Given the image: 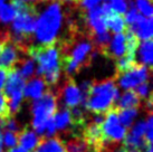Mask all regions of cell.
Returning a JSON list of instances; mask_svg holds the SVG:
<instances>
[{
	"label": "cell",
	"instance_id": "6da1fadb",
	"mask_svg": "<svg viewBox=\"0 0 153 152\" xmlns=\"http://www.w3.org/2000/svg\"><path fill=\"white\" fill-rule=\"evenodd\" d=\"M119 100V89L114 77L102 80H93L92 86L82 98V107L95 114H105Z\"/></svg>",
	"mask_w": 153,
	"mask_h": 152
},
{
	"label": "cell",
	"instance_id": "7a4b0ae2",
	"mask_svg": "<svg viewBox=\"0 0 153 152\" xmlns=\"http://www.w3.org/2000/svg\"><path fill=\"white\" fill-rule=\"evenodd\" d=\"M64 22V10L59 1H51L39 13L36 21L35 36L38 45H51L58 40Z\"/></svg>",
	"mask_w": 153,
	"mask_h": 152
},
{
	"label": "cell",
	"instance_id": "3957f363",
	"mask_svg": "<svg viewBox=\"0 0 153 152\" xmlns=\"http://www.w3.org/2000/svg\"><path fill=\"white\" fill-rule=\"evenodd\" d=\"M27 56L37 60V75L43 77L46 74L62 73L60 69V54L57 42L51 45H30Z\"/></svg>",
	"mask_w": 153,
	"mask_h": 152
},
{
	"label": "cell",
	"instance_id": "277c9868",
	"mask_svg": "<svg viewBox=\"0 0 153 152\" xmlns=\"http://www.w3.org/2000/svg\"><path fill=\"white\" fill-rule=\"evenodd\" d=\"M57 101L55 92L53 89H47L46 92L34 102L31 106L33 111V127L35 131L42 136L45 133L46 122L48 118H51L57 111Z\"/></svg>",
	"mask_w": 153,
	"mask_h": 152
},
{
	"label": "cell",
	"instance_id": "5b68a950",
	"mask_svg": "<svg viewBox=\"0 0 153 152\" xmlns=\"http://www.w3.org/2000/svg\"><path fill=\"white\" fill-rule=\"evenodd\" d=\"M102 127L103 135H104L103 150L120 144L128 133L126 129L120 124L117 111L115 109H111L105 113V121L103 123Z\"/></svg>",
	"mask_w": 153,
	"mask_h": 152
},
{
	"label": "cell",
	"instance_id": "8992f818",
	"mask_svg": "<svg viewBox=\"0 0 153 152\" xmlns=\"http://www.w3.org/2000/svg\"><path fill=\"white\" fill-rule=\"evenodd\" d=\"M151 71L152 68H149L141 63H135L130 69L123 74L119 76H114V80L116 84L119 85L122 89H132L139 86L142 83L149 82L151 78Z\"/></svg>",
	"mask_w": 153,
	"mask_h": 152
},
{
	"label": "cell",
	"instance_id": "52a82bcc",
	"mask_svg": "<svg viewBox=\"0 0 153 152\" xmlns=\"http://www.w3.org/2000/svg\"><path fill=\"white\" fill-rule=\"evenodd\" d=\"M56 96L62 98L65 109L71 110L73 107L81 105L82 93L79 87L77 86L76 82L73 77H65L63 84L59 87H56Z\"/></svg>",
	"mask_w": 153,
	"mask_h": 152
},
{
	"label": "cell",
	"instance_id": "ba28073f",
	"mask_svg": "<svg viewBox=\"0 0 153 152\" xmlns=\"http://www.w3.org/2000/svg\"><path fill=\"white\" fill-rule=\"evenodd\" d=\"M22 55L24 54L13 42L10 40L6 42L0 51V68H4L6 71L13 68L17 65L18 60L22 58Z\"/></svg>",
	"mask_w": 153,
	"mask_h": 152
},
{
	"label": "cell",
	"instance_id": "9c48e42d",
	"mask_svg": "<svg viewBox=\"0 0 153 152\" xmlns=\"http://www.w3.org/2000/svg\"><path fill=\"white\" fill-rule=\"evenodd\" d=\"M125 54H126V40H125L124 33L115 35L111 39L108 46L102 51V55L113 60L123 57Z\"/></svg>",
	"mask_w": 153,
	"mask_h": 152
},
{
	"label": "cell",
	"instance_id": "30bf717a",
	"mask_svg": "<svg viewBox=\"0 0 153 152\" xmlns=\"http://www.w3.org/2000/svg\"><path fill=\"white\" fill-rule=\"evenodd\" d=\"M132 30V33L139 38V40L142 39L145 40H152L153 36V20L152 18H146L144 16H139L134 24L131 26H126Z\"/></svg>",
	"mask_w": 153,
	"mask_h": 152
},
{
	"label": "cell",
	"instance_id": "8fae6325",
	"mask_svg": "<svg viewBox=\"0 0 153 152\" xmlns=\"http://www.w3.org/2000/svg\"><path fill=\"white\" fill-rule=\"evenodd\" d=\"M47 89H49L46 86L43 78L36 76V77L30 78L29 82L25 85L22 95L26 97H29V98H34L35 101H36L46 92Z\"/></svg>",
	"mask_w": 153,
	"mask_h": 152
},
{
	"label": "cell",
	"instance_id": "7c38bea8",
	"mask_svg": "<svg viewBox=\"0 0 153 152\" xmlns=\"http://www.w3.org/2000/svg\"><path fill=\"white\" fill-rule=\"evenodd\" d=\"M37 152H67L65 142L60 136L54 138H42L39 139V143L36 148Z\"/></svg>",
	"mask_w": 153,
	"mask_h": 152
},
{
	"label": "cell",
	"instance_id": "4fadbf2b",
	"mask_svg": "<svg viewBox=\"0 0 153 152\" xmlns=\"http://www.w3.org/2000/svg\"><path fill=\"white\" fill-rule=\"evenodd\" d=\"M141 106V98L137 96L134 89H128L125 93L119 100L116 101L112 109H115L116 111L125 110V109H139Z\"/></svg>",
	"mask_w": 153,
	"mask_h": 152
},
{
	"label": "cell",
	"instance_id": "5bb4252c",
	"mask_svg": "<svg viewBox=\"0 0 153 152\" xmlns=\"http://www.w3.org/2000/svg\"><path fill=\"white\" fill-rule=\"evenodd\" d=\"M54 122H55V129L60 132H64V134L72 136V120L69 110L62 107L59 111H56L54 114Z\"/></svg>",
	"mask_w": 153,
	"mask_h": 152
},
{
	"label": "cell",
	"instance_id": "9a60e30c",
	"mask_svg": "<svg viewBox=\"0 0 153 152\" xmlns=\"http://www.w3.org/2000/svg\"><path fill=\"white\" fill-rule=\"evenodd\" d=\"M39 139L36 133L30 130V127H24L22 131L18 133V143L19 147L25 149L26 151H34L39 143Z\"/></svg>",
	"mask_w": 153,
	"mask_h": 152
},
{
	"label": "cell",
	"instance_id": "2e32d148",
	"mask_svg": "<svg viewBox=\"0 0 153 152\" xmlns=\"http://www.w3.org/2000/svg\"><path fill=\"white\" fill-rule=\"evenodd\" d=\"M105 22H106V28L108 31H112L116 34H122L124 33V30L126 29V24L124 21V16H121L119 13H112L106 16L105 18Z\"/></svg>",
	"mask_w": 153,
	"mask_h": 152
},
{
	"label": "cell",
	"instance_id": "e0dca14e",
	"mask_svg": "<svg viewBox=\"0 0 153 152\" xmlns=\"http://www.w3.org/2000/svg\"><path fill=\"white\" fill-rule=\"evenodd\" d=\"M17 68L19 74L22 75L24 80H30L33 78L34 74L36 73V68H35V62L33 58H28V57H22L18 60L17 65L15 66Z\"/></svg>",
	"mask_w": 153,
	"mask_h": 152
},
{
	"label": "cell",
	"instance_id": "ac0fdd59",
	"mask_svg": "<svg viewBox=\"0 0 153 152\" xmlns=\"http://www.w3.org/2000/svg\"><path fill=\"white\" fill-rule=\"evenodd\" d=\"M66 151L67 152H92L91 148L83 136H74L67 141L66 143Z\"/></svg>",
	"mask_w": 153,
	"mask_h": 152
},
{
	"label": "cell",
	"instance_id": "d6986e66",
	"mask_svg": "<svg viewBox=\"0 0 153 152\" xmlns=\"http://www.w3.org/2000/svg\"><path fill=\"white\" fill-rule=\"evenodd\" d=\"M140 56L143 65L148 66L149 68H152L153 62V42L152 40H145L142 42L140 48Z\"/></svg>",
	"mask_w": 153,
	"mask_h": 152
},
{
	"label": "cell",
	"instance_id": "ffe728a7",
	"mask_svg": "<svg viewBox=\"0 0 153 152\" xmlns=\"http://www.w3.org/2000/svg\"><path fill=\"white\" fill-rule=\"evenodd\" d=\"M16 15H17V10L13 7V2L10 0L9 2H7L0 8V22H2L4 25L10 24L15 19Z\"/></svg>",
	"mask_w": 153,
	"mask_h": 152
},
{
	"label": "cell",
	"instance_id": "44dd1931",
	"mask_svg": "<svg viewBox=\"0 0 153 152\" xmlns=\"http://www.w3.org/2000/svg\"><path fill=\"white\" fill-rule=\"evenodd\" d=\"M136 115H137V109H125V110L117 111L119 121L123 124L125 129L131 127Z\"/></svg>",
	"mask_w": 153,
	"mask_h": 152
},
{
	"label": "cell",
	"instance_id": "7402d4cb",
	"mask_svg": "<svg viewBox=\"0 0 153 152\" xmlns=\"http://www.w3.org/2000/svg\"><path fill=\"white\" fill-rule=\"evenodd\" d=\"M133 4L139 11L141 16L146 18H152L153 16V7L151 0H132Z\"/></svg>",
	"mask_w": 153,
	"mask_h": 152
},
{
	"label": "cell",
	"instance_id": "603a6c76",
	"mask_svg": "<svg viewBox=\"0 0 153 152\" xmlns=\"http://www.w3.org/2000/svg\"><path fill=\"white\" fill-rule=\"evenodd\" d=\"M110 6L114 13L124 16L128 9V0H111Z\"/></svg>",
	"mask_w": 153,
	"mask_h": 152
},
{
	"label": "cell",
	"instance_id": "cb8c5ba5",
	"mask_svg": "<svg viewBox=\"0 0 153 152\" xmlns=\"http://www.w3.org/2000/svg\"><path fill=\"white\" fill-rule=\"evenodd\" d=\"M11 116L10 115V111H9L8 101L2 93V91H0V118L2 120H7Z\"/></svg>",
	"mask_w": 153,
	"mask_h": 152
},
{
	"label": "cell",
	"instance_id": "d4e9b609",
	"mask_svg": "<svg viewBox=\"0 0 153 152\" xmlns=\"http://www.w3.org/2000/svg\"><path fill=\"white\" fill-rule=\"evenodd\" d=\"M145 131H146L145 121H140L132 127V130L128 133L132 134L133 136H136V138H145Z\"/></svg>",
	"mask_w": 153,
	"mask_h": 152
},
{
	"label": "cell",
	"instance_id": "484cf974",
	"mask_svg": "<svg viewBox=\"0 0 153 152\" xmlns=\"http://www.w3.org/2000/svg\"><path fill=\"white\" fill-rule=\"evenodd\" d=\"M2 141H4V143L6 144L7 148H15L18 143V134L10 131H6Z\"/></svg>",
	"mask_w": 153,
	"mask_h": 152
},
{
	"label": "cell",
	"instance_id": "4316f807",
	"mask_svg": "<svg viewBox=\"0 0 153 152\" xmlns=\"http://www.w3.org/2000/svg\"><path fill=\"white\" fill-rule=\"evenodd\" d=\"M135 93L137 94V96L140 97L141 100H146L149 95L151 94L150 92V80L149 82H145V83H142L139 86H136L135 89Z\"/></svg>",
	"mask_w": 153,
	"mask_h": 152
},
{
	"label": "cell",
	"instance_id": "83f0119b",
	"mask_svg": "<svg viewBox=\"0 0 153 152\" xmlns=\"http://www.w3.org/2000/svg\"><path fill=\"white\" fill-rule=\"evenodd\" d=\"M78 6L81 7L82 10L88 11L91 9L97 7L98 4H102V0H78Z\"/></svg>",
	"mask_w": 153,
	"mask_h": 152
},
{
	"label": "cell",
	"instance_id": "f1b7e54d",
	"mask_svg": "<svg viewBox=\"0 0 153 152\" xmlns=\"http://www.w3.org/2000/svg\"><path fill=\"white\" fill-rule=\"evenodd\" d=\"M146 131H145V140L149 144H152L153 138V118L152 114H148V120H146Z\"/></svg>",
	"mask_w": 153,
	"mask_h": 152
},
{
	"label": "cell",
	"instance_id": "f546056e",
	"mask_svg": "<svg viewBox=\"0 0 153 152\" xmlns=\"http://www.w3.org/2000/svg\"><path fill=\"white\" fill-rule=\"evenodd\" d=\"M6 80H7V71L4 68H0V91H2L4 89Z\"/></svg>",
	"mask_w": 153,
	"mask_h": 152
},
{
	"label": "cell",
	"instance_id": "4dcf8cb0",
	"mask_svg": "<svg viewBox=\"0 0 153 152\" xmlns=\"http://www.w3.org/2000/svg\"><path fill=\"white\" fill-rule=\"evenodd\" d=\"M17 1H20V2H24V4H36L37 2L42 1V0H17Z\"/></svg>",
	"mask_w": 153,
	"mask_h": 152
},
{
	"label": "cell",
	"instance_id": "1f68e13d",
	"mask_svg": "<svg viewBox=\"0 0 153 152\" xmlns=\"http://www.w3.org/2000/svg\"><path fill=\"white\" fill-rule=\"evenodd\" d=\"M8 152H27L25 149H22V147H15V148H11Z\"/></svg>",
	"mask_w": 153,
	"mask_h": 152
},
{
	"label": "cell",
	"instance_id": "d6a6232c",
	"mask_svg": "<svg viewBox=\"0 0 153 152\" xmlns=\"http://www.w3.org/2000/svg\"><path fill=\"white\" fill-rule=\"evenodd\" d=\"M0 152H4V141H2V134H0Z\"/></svg>",
	"mask_w": 153,
	"mask_h": 152
},
{
	"label": "cell",
	"instance_id": "836d02e7",
	"mask_svg": "<svg viewBox=\"0 0 153 152\" xmlns=\"http://www.w3.org/2000/svg\"><path fill=\"white\" fill-rule=\"evenodd\" d=\"M9 1H10V0H0V8H1L2 6H4L7 2H9Z\"/></svg>",
	"mask_w": 153,
	"mask_h": 152
},
{
	"label": "cell",
	"instance_id": "e575fe53",
	"mask_svg": "<svg viewBox=\"0 0 153 152\" xmlns=\"http://www.w3.org/2000/svg\"><path fill=\"white\" fill-rule=\"evenodd\" d=\"M63 2H77L78 0H62Z\"/></svg>",
	"mask_w": 153,
	"mask_h": 152
},
{
	"label": "cell",
	"instance_id": "d590c367",
	"mask_svg": "<svg viewBox=\"0 0 153 152\" xmlns=\"http://www.w3.org/2000/svg\"><path fill=\"white\" fill-rule=\"evenodd\" d=\"M145 152H153V151H152V145H150L149 148L146 149V151H145Z\"/></svg>",
	"mask_w": 153,
	"mask_h": 152
},
{
	"label": "cell",
	"instance_id": "8d00e7d4",
	"mask_svg": "<svg viewBox=\"0 0 153 152\" xmlns=\"http://www.w3.org/2000/svg\"><path fill=\"white\" fill-rule=\"evenodd\" d=\"M111 0H102V2H110Z\"/></svg>",
	"mask_w": 153,
	"mask_h": 152
},
{
	"label": "cell",
	"instance_id": "74e56055",
	"mask_svg": "<svg viewBox=\"0 0 153 152\" xmlns=\"http://www.w3.org/2000/svg\"><path fill=\"white\" fill-rule=\"evenodd\" d=\"M128 152H137V151H128Z\"/></svg>",
	"mask_w": 153,
	"mask_h": 152
},
{
	"label": "cell",
	"instance_id": "f35d334b",
	"mask_svg": "<svg viewBox=\"0 0 153 152\" xmlns=\"http://www.w3.org/2000/svg\"><path fill=\"white\" fill-rule=\"evenodd\" d=\"M51 1H57V0H51Z\"/></svg>",
	"mask_w": 153,
	"mask_h": 152
},
{
	"label": "cell",
	"instance_id": "ab89813d",
	"mask_svg": "<svg viewBox=\"0 0 153 152\" xmlns=\"http://www.w3.org/2000/svg\"><path fill=\"white\" fill-rule=\"evenodd\" d=\"M0 134H1V129H0Z\"/></svg>",
	"mask_w": 153,
	"mask_h": 152
},
{
	"label": "cell",
	"instance_id": "60d3db41",
	"mask_svg": "<svg viewBox=\"0 0 153 152\" xmlns=\"http://www.w3.org/2000/svg\"><path fill=\"white\" fill-rule=\"evenodd\" d=\"M33 152H37V151H36V150H34V151H33Z\"/></svg>",
	"mask_w": 153,
	"mask_h": 152
}]
</instances>
